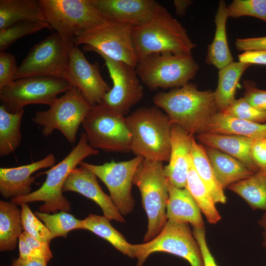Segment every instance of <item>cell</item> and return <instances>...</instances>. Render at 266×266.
<instances>
[{
    "label": "cell",
    "mask_w": 266,
    "mask_h": 266,
    "mask_svg": "<svg viewBox=\"0 0 266 266\" xmlns=\"http://www.w3.org/2000/svg\"><path fill=\"white\" fill-rule=\"evenodd\" d=\"M229 17L224 0L219 2L215 16V31L213 39L207 47L205 62L219 70L233 61L227 40L226 23Z\"/></svg>",
    "instance_id": "cb8c5ba5"
},
{
    "label": "cell",
    "mask_w": 266,
    "mask_h": 266,
    "mask_svg": "<svg viewBox=\"0 0 266 266\" xmlns=\"http://www.w3.org/2000/svg\"><path fill=\"white\" fill-rule=\"evenodd\" d=\"M143 158L139 156L125 161H111L96 165L82 161L79 166L93 172L106 186L110 197L122 215L133 209L134 200L131 194L134 175Z\"/></svg>",
    "instance_id": "5bb4252c"
},
{
    "label": "cell",
    "mask_w": 266,
    "mask_h": 266,
    "mask_svg": "<svg viewBox=\"0 0 266 266\" xmlns=\"http://www.w3.org/2000/svg\"><path fill=\"white\" fill-rule=\"evenodd\" d=\"M228 188L244 199L253 209L266 211V171L259 170Z\"/></svg>",
    "instance_id": "f546056e"
},
{
    "label": "cell",
    "mask_w": 266,
    "mask_h": 266,
    "mask_svg": "<svg viewBox=\"0 0 266 266\" xmlns=\"http://www.w3.org/2000/svg\"><path fill=\"white\" fill-rule=\"evenodd\" d=\"M69 84L77 88L91 106L102 103L104 96L111 87L102 78L99 63L89 62L74 44L69 46Z\"/></svg>",
    "instance_id": "2e32d148"
},
{
    "label": "cell",
    "mask_w": 266,
    "mask_h": 266,
    "mask_svg": "<svg viewBox=\"0 0 266 266\" xmlns=\"http://www.w3.org/2000/svg\"><path fill=\"white\" fill-rule=\"evenodd\" d=\"M251 66L239 61L233 62L219 70L218 85L214 93L219 111H223L235 100L239 81Z\"/></svg>",
    "instance_id": "4316f807"
},
{
    "label": "cell",
    "mask_w": 266,
    "mask_h": 266,
    "mask_svg": "<svg viewBox=\"0 0 266 266\" xmlns=\"http://www.w3.org/2000/svg\"><path fill=\"white\" fill-rule=\"evenodd\" d=\"M168 199L166 205L167 220L190 223L193 227L204 228L201 211L186 188H180L168 181Z\"/></svg>",
    "instance_id": "7402d4cb"
},
{
    "label": "cell",
    "mask_w": 266,
    "mask_h": 266,
    "mask_svg": "<svg viewBox=\"0 0 266 266\" xmlns=\"http://www.w3.org/2000/svg\"><path fill=\"white\" fill-rule=\"evenodd\" d=\"M188 223L167 220L161 232L151 240L132 244V258L136 266H143L151 254L165 252L181 257L191 266H204L199 245Z\"/></svg>",
    "instance_id": "9c48e42d"
},
{
    "label": "cell",
    "mask_w": 266,
    "mask_h": 266,
    "mask_svg": "<svg viewBox=\"0 0 266 266\" xmlns=\"http://www.w3.org/2000/svg\"><path fill=\"white\" fill-rule=\"evenodd\" d=\"M98 150L93 148L88 143L85 132L80 136L77 144L61 162L49 170L43 172L46 175L45 181L41 186L31 194L10 199L18 205L34 201H43L39 210L40 212L55 213L57 211L68 212L71 205L63 195L64 183L70 172L83 160L90 156L96 155Z\"/></svg>",
    "instance_id": "277c9868"
},
{
    "label": "cell",
    "mask_w": 266,
    "mask_h": 266,
    "mask_svg": "<svg viewBox=\"0 0 266 266\" xmlns=\"http://www.w3.org/2000/svg\"><path fill=\"white\" fill-rule=\"evenodd\" d=\"M238 58L244 64L266 66V50L246 51L238 55Z\"/></svg>",
    "instance_id": "f6af8a7d"
},
{
    "label": "cell",
    "mask_w": 266,
    "mask_h": 266,
    "mask_svg": "<svg viewBox=\"0 0 266 266\" xmlns=\"http://www.w3.org/2000/svg\"><path fill=\"white\" fill-rule=\"evenodd\" d=\"M82 125L93 148L106 152L131 151V134L126 117L103 103L92 106Z\"/></svg>",
    "instance_id": "8fae6325"
},
{
    "label": "cell",
    "mask_w": 266,
    "mask_h": 266,
    "mask_svg": "<svg viewBox=\"0 0 266 266\" xmlns=\"http://www.w3.org/2000/svg\"><path fill=\"white\" fill-rule=\"evenodd\" d=\"M69 62V46L57 33H53L33 46L18 66L14 80L47 76L68 83Z\"/></svg>",
    "instance_id": "4fadbf2b"
},
{
    "label": "cell",
    "mask_w": 266,
    "mask_h": 266,
    "mask_svg": "<svg viewBox=\"0 0 266 266\" xmlns=\"http://www.w3.org/2000/svg\"><path fill=\"white\" fill-rule=\"evenodd\" d=\"M197 138L206 146L217 149L238 160L254 173L259 170L251 155L255 140L241 135L208 132L198 134Z\"/></svg>",
    "instance_id": "44dd1931"
},
{
    "label": "cell",
    "mask_w": 266,
    "mask_h": 266,
    "mask_svg": "<svg viewBox=\"0 0 266 266\" xmlns=\"http://www.w3.org/2000/svg\"><path fill=\"white\" fill-rule=\"evenodd\" d=\"M131 134V151L150 161L168 162L172 124L158 107L138 108L126 117Z\"/></svg>",
    "instance_id": "3957f363"
},
{
    "label": "cell",
    "mask_w": 266,
    "mask_h": 266,
    "mask_svg": "<svg viewBox=\"0 0 266 266\" xmlns=\"http://www.w3.org/2000/svg\"><path fill=\"white\" fill-rule=\"evenodd\" d=\"M35 215L42 221L49 230L51 239L57 237H66L69 232L76 229H84L83 220L76 219L67 212L60 211L53 214L35 211Z\"/></svg>",
    "instance_id": "836d02e7"
},
{
    "label": "cell",
    "mask_w": 266,
    "mask_h": 266,
    "mask_svg": "<svg viewBox=\"0 0 266 266\" xmlns=\"http://www.w3.org/2000/svg\"><path fill=\"white\" fill-rule=\"evenodd\" d=\"M205 148L215 175L224 190L254 174L235 158L215 148Z\"/></svg>",
    "instance_id": "603a6c76"
},
{
    "label": "cell",
    "mask_w": 266,
    "mask_h": 266,
    "mask_svg": "<svg viewBox=\"0 0 266 266\" xmlns=\"http://www.w3.org/2000/svg\"><path fill=\"white\" fill-rule=\"evenodd\" d=\"M71 86L66 80L51 76H36L19 78L11 84L0 89V101L9 113L22 111L24 106L32 104L49 106Z\"/></svg>",
    "instance_id": "7c38bea8"
},
{
    "label": "cell",
    "mask_w": 266,
    "mask_h": 266,
    "mask_svg": "<svg viewBox=\"0 0 266 266\" xmlns=\"http://www.w3.org/2000/svg\"><path fill=\"white\" fill-rule=\"evenodd\" d=\"M21 210L12 201H0V251H12L23 233Z\"/></svg>",
    "instance_id": "83f0119b"
},
{
    "label": "cell",
    "mask_w": 266,
    "mask_h": 266,
    "mask_svg": "<svg viewBox=\"0 0 266 266\" xmlns=\"http://www.w3.org/2000/svg\"><path fill=\"white\" fill-rule=\"evenodd\" d=\"M265 141H266V138H265Z\"/></svg>",
    "instance_id": "f907efd6"
},
{
    "label": "cell",
    "mask_w": 266,
    "mask_h": 266,
    "mask_svg": "<svg viewBox=\"0 0 266 266\" xmlns=\"http://www.w3.org/2000/svg\"><path fill=\"white\" fill-rule=\"evenodd\" d=\"M133 29L129 25L106 20L102 24L78 34L73 44H83L84 51H93L135 68L138 60L133 43Z\"/></svg>",
    "instance_id": "ba28073f"
},
{
    "label": "cell",
    "mask_w": 266,
    "mask_h": 266,
    "mask_svg": "<svg viewBox=\"0 0 266 266\" xmlns=\"http://www.w3.org/2000/svg\"><path fill=\"white\" fill-rule=\"evenodd\" d=\"M15 57L9 53L2 51L0 53V89L11 84L14 81L17 71Z\"/></svg>",
    "instance_id": "ab89813d"
},
{
    "label": "cell",
    "mask_w": 266,
    "mask_h": 266,
    "mask_svg": "<svg viewBox=\"0 0 266 266\" xmlns=\"http://www.w3.org/2000/svg\"><path fill=\"white\" fill-rule=\"evenodd\" d=\"M252 159L259 170L266 171V142L255 140L251 148Z\"/></svg>",
    "instance_id": "ee69618b"
},
{
    "label": "cell",
    "mask_w": 266,
    "mask_h": 266,
    "mask_svg": "<svg viewBox=\"0 0 266 266\" xmlns=\"http://www.w3.org/2000/svg\"><path fill=\"white\" fill-rule=\"evenodd\" d=\"M134 68L142 83L156 90L177 88L189 83L199 66L191 53L159 52L139 60Z\"/></svg>",
    "instance_id": "8992f818"
},
{
    "label": "cell",
    "mask_w": 266,
    "mask_h": 266,
    "mask_svg": "<svg viewBox=\"0 0 266 266\" xmlns=\"http://www.w3.org/2000/svg\"><path fill=\"white\" fill-rule=\"evenodd\" d=\"M243 97L257 109L266 113V90L258 89L256 84L249 80L243 82Z\"/></svg>",
    "instance_id": "60d3db41"
},
{
    "label": "cell",
    "mask_w": 266,
    "mask_h": 266,
    "mask_svg": "<svg viewBox=\"0 0 266 266\" xmlns=\"http://www.w3.org/2000/svg\"><path fill=\"white\" fill-rule=\"evenodd\" d=\"M105 217L90 214L83 220L84 230L90 231L109 242L124 255L132 258V244L110 223Z\"/></svg>",
    "instance_id": "d6a6232c"
},
{
    "label": "cell",
    "mask_w": 266,
    "mask_h": 266,
    "mask_svg": "<svg viewBox=\"0 0 266 266\" xmlns=\"http://www.w3.org/2000/svg\"><path fill=\"white\" fill-rule=\"evenodd\" d=\"M235 45L238 51L266 50V36L237 38L235 42Z\"/></svg>",
    "instance_id": "7bdbcfd3"
},
{
    "label": "cell",
    "mask_w": 266,
    "mask_h": 266,
    "mask_svg": "<svg viewBox=\"0 0 266 266\" xmlns=\"http://www.w3.org/2000/svg\"><path fill=\"white\" fill-rule=\"evenodd\" d=\"M259 224L262 228L266 226V211L262 215L259 221Z\"/></svg>",
    "instance_id": "c3c4849f"
},
{
    "label": "cell",
    "mask_w": 266,
    "mask_h": 266,
    "mask_svg": "<svg viewBox=\"0 0 266 266\" xmlns=\"http://www.w3.org/2000/svg\"><path fill=\"white\" fill-rule=\"evenodd\" d=\"M92 106L77 88L71 87L64 95L57 98L48 110L36 112L33 121L42 128L44 136L59 130L73 144L79 127Z\"/></svg>",
    "instance_id": "30bf717a"
},
{
    "label": "cell",
    "mask_w": 266,
    "mask_h": 266,
    "mask_svg": "<svg viewBox=\"0 0 266 266\" xmlns=\"http://www.w3.org/2000/svg\"><path fill=\"white\" fill-rule=\"evenodd\" d=\"M26 21L45 22L39 0H0V30Z\"/></svg>",
    "instance_id": "484cf974"
},
{
    "label": "cell",
    "mask_w": 266,
    "mask_h": 266,
    "mask_svg": "<svg viewBox=\"0 0 266 266\" xmlns=\"http://www.w3.org/2000/svg\"><path fill=\"white\" fill-rule=\"evenodd\" d=\"M51 30L46 22L26 21L16 23L8 28L0 30V51H5L20 38L33 34L44 29Z\"/></svg>",
    "instance_id": "e575fe53"
},
{
    "label": "cell",
    "mask_w": 266,
    "mask_h": 266,
    "mask_svg": "<svg viewBox=\"0 0 266 266\" xmlns=\"http://www.w3.org/2000/svg\"><path fill=\"white\" fill-rule=\"evenodd\" d=\"M107 20L135 28L151 19L160 4L154 0H91Z\"/></svg>",
    "instance_id": "e0dca14e"
},
{
    "label": "cell",
    "mask_w": 266,
    "mask_h": 266,
    "mask_svg": "<svg viewBox=\"0 0 266 266\" xmlns=\"http://www.w3.org/2000/svg\"><path fill=\"white\" fill-rule=\"evenodd\" d=\"M206 132L235 134L254 140L263 139L266 138V123H258L240 120L219 111L211 119Z\"/></svg>",
    "instance_id": "d4e9b609"
},
{
    "label": "cell",
    "mask_w": 266,
    "mask_h": 266,
    "mask_svg": "<svg viewBox=\"0 0 266 266\" xmlns=\"http://www.w3.org/2000/svg\"><path fill=\"white\" fill-rule=\"evenodd\" d=\"M162 162L143 159L135 171L133 184L139 189L148 218L144 242L156 237L165 225L168 185Z\"/></svg>",
    "instance_id": "5b68a950"
},
{
    "label": "cell",
    "mask_w": 266,
    "mask_h": 266,
    "mask_svg": "<svg viewBox=\"0 0 266 266\" xmlns=\"http://www.w3.org/2000/svg\"><path fill=\"white\" fill-rule=\"evenodd\" d=\"M227 10L229 17L251 16L266 22V0H233Z\"/></svg>",
    "instance_id": "8d00e7d4"
},
{
    "label": "cell",
    "mask_w": 266,
    "mask_h": 266,
    "mask_svg": "<svg viewBox=\"0 0 266 266\" xmlns=\"http://www.w3.org/2000/svg\"><path fill=\"white\" fill-rule=\"evenodd\" d=\"M96 175L88 168L80 166L74 168L67 177L63 192H74L95 202L101 209L104 217L110 220L124 223L125 219L112 202L110 196L102 191Z\"/></svg>",
    "instance_id": "ac0fdd59"
},
{
    "label": "cell",
    "mask_w": 266,
    "mask_h": 266,
    "mask_svg": "<svg viewBox=\"0 0 266 266\" xmlns=\"http://www.w3.org/2000/svg\"><path fill=\"white\" fill-rule=\"evenodd\" d=\"M18 245L20 259L41 260L48 263L53 258L49 243L41 242L24 231L19 238Z\"/></svg>",
    "instance_id": "d590c367"
},
{
    "label": "cell",
    "mask_w": 266,
    "mask_h": 266,
    "mask_svg": "<svg viewBox=\"0 0 266 266\" xmlns=\"http://www.w3.org/2000/svg\"><path fill=\"white\" fill-rule=\"evenodd\" d=\"M47 263L41 260H23L18 258L13 260L11 266H47Z\"/></svg>",
    "instance_id": "bcb514c9"
},
{
    "label": "cell",
    "mask_w": 266,
    "mask_h": 266,
    "mask_svg": "<svg viewBox=\"0 0 266 266\" xmlns=\"http://www.w3.org/2000/svg\"><path fill=\"white\" fill-rule=\"evenodd\" d=\"M45 21L68 45L81 33L106 20L91 0H39Z\"/></svg>",
    "instance_id": "52a82bcc"
},
{
    "label": "cell",
    "mask_w": 266,
    "mask_h": 266,
    "mask_svg": "<svg viewBox=\"0 0 266 266\" xmlns=\"http://www.w3.org/2000/svg\"><path fill=\"white\" fill-rule=\"evenodd\" d=\"M23 113L24 110L17 113H9L0 105V157L9 155L20 145V126Z\"/></svg>",
    "instance_id": "1f68e13d"
},
{
    "label": "cell",
    "mask_w": 266,
    "mask_h": 266,
    "mask_svg": "<svg viewBox=\"0 0 266 266\" xmlns=\"http://www.w3.org/2000/svg\"><path fill=\"white\" fill-rule=\"evenodd\" d=\"M191 159L198 175L205 185L216 203H225L227 198L224 189L218 182L212 168L205 148L194 137Z\"/></svg>",
    "instance_id": "f1b7e54d"
},
{
    "label": "cell",
    "mask_w": 266,
    "mask_h": 266,
    "mask_svg": "<svg viewBox=\"0 0 266 266\" xmlns=\"http://www.w3.org/2000/svg\"><path fill=\"white\" fill-rule=\"evenodd\" d=\"M173 3L176 15L183 16L185 14L188 8L192 4L193 2L191 0H174Z\"/></svg>",
    "instance_id": "7dc6e473"
},
{
    "label": "cell",
    "mask_w": 266,
    "mask_h": 266,
    "mask_svg": "<svg viewBox=\"0 0 266 266\" xmlns=\"http://www.w3.org/2000/svg\"><path fill=\"white\" fill-rule=\"evenodd\" d=\"M21 216L23 230L34 238L50 243L51 234L44 224L34 215L27 203L21 205Z\"/></svg>",
    "instance_id": "74e56055"
},
{
    "label": "cell",
    "mask_w": 266,
    "mask_h": 266,
    "mask_svg": "<svg viewBox=\"0 0 266 266\" xmlns=\"http://www.w3.org/2000/svg\"><path fill=\"white\" fill-rule=\"evenodd\" d=\"M194 138L178 125L172 124L170 157L164 169L168 181L180 188L186 187Z\"/></svg>",
    "instance_id": "ffe728a7"
},
{
    "label": "cell",
    "mask_w": 266,
    "mask_h": 266,
    "mask_svg": "<svg viewBox=\"0 0 266 266\" xmlns=\"http://www.w3.org/2000/svg\"><path fill=\"white\" fill-rule=\"evenodd\" d=\"M193 228L192 233L200 247L204 266H218L207 245L205 229H198L195 227Z\"/></svg>",
    "instance_id": "b9f144b4"
},
{
    "label": "cell",
    "mask_w": 266,
    "mask_h": 266,
    "mask_svg": "<svg viewBox=\"0 0 266 266\" xmlns=\"http://www.w3.org/2000/svg\"><path fill=\"white\" fill-rule=\"evenodd\" d=\"M101 57L112 82V87L104 96L102 103L125 116L143 98V87L134 67L122 62Z\"/></svg>",
    "instance_id": "9a60e30c"
},
{
    "label": "cell",
    "mask_w": 266,
    "mask_h": 266,
    "mask_svg": "<svg viewBox=\"0 0 266 266\" xmlns=\"http://www.w3.org/2000/svg\"><path fill=\"white\" fill-rule=\"evenodd\" d=\"M153 101L165 112L172 124L193 135L206 132L212 117L219 111L214 91H200L191 83L160 92L153 96Z\"/></svg>",
    "instance_id": "6da1fadb"
},
{
    "label": "cell",
    "mask_w": 266,
    "mask_h": 266,
    "mask_svg": "<svg viewBox=\"0 0 266 266\" xmlns=\"http://www.w3.org/2000/svg\"><path fill=\"white\" fill-rule=\"evenodd\" d=\"M185 188L191 193L209 223L215 224L221 220V215L215 206L216 203L196 172L191 157Z\"/></svg>",
    "instance_id": "4dcf8cb0"
},
{
    "label": "cell",
    "mask_w": 266,
    "mask_h": 266,
    "mask_svg": "<svg viewBox=\"0 0 266 266\" xmlns=\"http://www.w3.org/2000/svg\"><path fill=\"white\" fill-rule=\"evenodd\" d=\"M56 159L49 154L43 159L31 164L14 167L0 168V193L5 199L27 196L32 193L31 185L35 171L54 166Z\"/></svg>",
    "instance_id": "d6986e66"
},
{
    "label": "cell",
    "mask_w": 266,
    "mask_h": 266,
    "mask_svg": "<svg viewBox=\"0 0 266 266\" xmlns=\"http://www.w3.org/2000/svg\"><path fill=\"white\" fill-rule=\"evenodd\" d=\"M263 229H264V231L263 233V244L266 251V226L263 227Z\"/></svg>",
    "instance_id": "681fc988"
},
{
    "label": "cell",
    "mask_w": 266,
    "mask_h": 266,
    "mask_svg": "<svg viewBox=\"0 0 266 266\" xmlns=\"http://www.w3.org/2000/svg\"><path fill=\"white\" fill-rule=\"evenodd\" d=\"M221 112L240 120L258 123H266V113L254 107L244 97L235 99Z\"/></svg>",
    "instance_id": "f35d334b"
},
{
    "label": "cell",
    "mask_w": 266,
    "mask_h": 266,
    "mask_svg": "<svg viewBox=\"0 0 266 266\" xmlns=\"http://www.w3.org/2000/svg\"><path fill=\"white\" fill-rule=\"evenodd\" d=\"M132 39L138 62L159 52L191 53L197 46L181 23L162 5L150 20L133 29Z\"/></svg>",
    "instance_id": "7a4b0ae2"
}]
</instances>
